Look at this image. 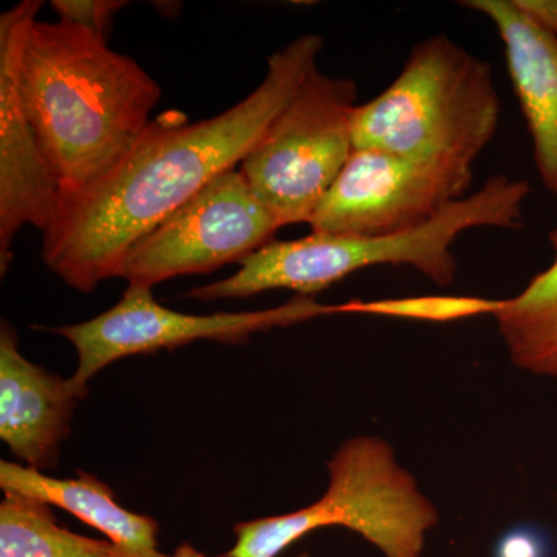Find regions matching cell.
<instances>
[{"label":"cell","mask_w":557,"mask_h":557,"mask_svg":"<svg viewBox=\"0 0 557 557\" xmlns=\"http://www.w3.org/2000/svg\"><path fill=\"white\" fill-rule=\"evenodd\" d=\"M324 40L307 33L270 57L244 101L189 123L166 110L126 157L79 196L64 200L44 233L42 260L69 287L91 293L121 277L127 252L223 172L239 168L278 113L318 69Z\"/></svg>","instance_id":"cell-1"},{"label":"cell","mask_w":557,"mask_h":557,"mask_svg":"<svg viewBox=\"0 0 557 557\" xmlns=\"http://www.w3.org/2000/svg\"><path fill=\"white\" fill-rule=\"evenodd\" d=\"M21 94L61 201L112 171L149 126L157 81L108 39L65 22L33 24Z\"/></svg>","instance_id":"cell-2"},{"label":"cell","mask_w":557,"mask_h":557,"mask_svg":"<svg viewBox=\"0 0 557 557\" xmlns=\"http://www.w3.org/2000/svg\"><path fill=\"white\" fill-rule=\"evenodd\" d=\"M530 185L496 175L483 188L457 200L431 222L391 236H339L311 233L298 240L270 242L242 260L233 276L197 287L186 298L242 299L270 289L287 288L298 296L318 295L355 271L379 265H410L438 287L456 281L450 247L461 233L478 226L519 230Z\"/></svg>","instance_id":"cell-3"},{"label":"cell","mask_w":557,"mask_h":557,"mask_svg":"<svg viewBox=\"0 0 557 557\" xmlns=\"http://www.w3.org/2000/svg\"><path fill=\"white\" fill-rule=\"evenodd\" d=\"M498 120L490 64L437 35L413 47L383 94L358 106L354 146L472 168L496 135Z\"/></svg>","instance_id":"cell-4"},{"label":"cell","mask_w":557,"mask_h":557,"mask_svg":"<svg viewBox=\"0 0 557 557\" xmlns=\"http://www.w3.org/2000/svg\"><path fill=\"white\" fill-rule=\"evenodd\" d=\"M438 512L394 449L379 437L347 440L329 461V486L309 507L234 527L233 547L220 557H277L300 539L343 527L386 557H420Z\"/></svg>","instance_id":"cell-5"},{"label":"cell","mask_w":557,"mask_h":557,"mask_svg":"<svg viewBox=\"0 0 557 557\" xmlns=\"http://www.w3.org/2000/svg\"><path fill=\"white\" fill-rule=\"evenodd\" d=\"M358 87L314 70L239 164L282 226L310 222L354 153Z\"/></svg>","instance_id":"cell-6"},{"label":"cell","mask_w":557,"mask_h":557,"mask_svg":"<svg viewBox=\"0 0 557 557\" xmlns=\"http://www.w3.org/2000/svg\"><path fill=\"white\" fill-rule=\"evenodd\" d=\"M338 313H344L343 304L325 306L298 295L284 306L269 310L180 313L157 302L152 288L129 285L112 309L89 321L51 332L64 336L75 347L78 364L70 381L84 398L89 392L90 380L120 359L164 348L172 350L197 341L244 344L256 333Z\"/></svg>","instance_id":"cell-7"},{"label":"cell","mask_w":557,"mask_h":557,"mask_svg":"<svg viewBox=\"0 0 557 557\" xmlns=\"http://www.w3.org/2000/svg\"><path fill=\"white\" fill-rule=\"evenodd\" d=\"M284 228L249 188L239 168L220 174L127 252L121 277L153 288L186 274H207L273 242Z\"/></svg>","instance_id":"cell-8"},{"label":"cell","mask_w":557,"mask_h":557,"mask_svg":"<svg viewBox=\"0 0 557 557\" xmlns=\"http://www.w3.org/2000/svg\"><path fill=\"white\" fill-rule=\"evenodd\" d=\"M471 183L469 166L355 149L309 223L339 236L408 233L465 199Z\"/></svg>","instance_id":"cell-9"},{"label":"cell","mask_w":557,"mask_h":557,"mask_svg":"<svg viewBox=\"0 0 557 557\" xmlns=\"http://www.w3.org/2000/svg\"><path fill=\"white\" fill-rule=\"evenodd\" d=\"M40 0H24L0 16V271L9 270L11 245L25 225L49 230L61 193L21 94L25 40Z\"/></svg>","instance_id":"cell-10"},{"label":"cell","mask_w":557,"mask_h":557,"mask_svg":"<svg viewBox=\"0 0 557 557\" xmlns=\"http://www.w3.org/2000/svg\"><path fill=\"white\" fill-rule=\"evenodd\" d=\"M79 397L70 379L22 355L10 322L0 327V438L17 463L44 472L57 467Z\"/></svg>","instance_id":"cell-11"},{"label":"cell","mask_w":557,"mask_h":557,"mask_svg":"<svg viewBox=\"0 0 557 557\" xmlns=\"http://www.w3.org/2000/svg\"><path fill=\"white\" fill-rule=\"evenodd\" d=\"M496 24L508 72L533 138L542 182L557 194V38L519 9L515 0H468Z\"/></svg>","instance_id":"cell-12"},{"label":"cell","mask_w":557,"mask_h":557,"mask_svg":"<svg viewBox=\"0 0 557 557\" xmlns=\"http://www.w3.org/2000/svg\"><path fill=\"white\" fill-rule=\"evenodd\" d=\"M0 487L3 494H20L64 509L104 534L124 557H208L189 544L180 545L174 553L161 552L157 537L159 522L121 507L112 487L89 472L78 471L75 478L57 479L38 469L2 460Z\"/></svg>","instance_id":"cell-13"},{"label":"cell","mask_w":557,"mask_h":557,"mask_svg":"<svg viewBox=\"0 0 557 557\" xmlns=\"http://www.w3.org/2000/svg\"><path fill=\"white\" fill-rule=\"evenodd\" d=\"M555 262L531 278L494 314L509 357L519 369L557 380V233Z\"/></svg>","instance_id":"cell-14"},{"label":"cell","mask_w":557,"mask_h":557,"mask_svg":"<svg viewBox=\"0 0 557 557\" xmlns=\"http://www.w3.org/2000/svg\"><path fill=\"white\" fill-rule=\"evenodd\" d=\"M0 557H124L108 539L73 533L50 505L5 494L0 502Z\"/></svg>","instance_id":"cell-15"},{"label":"cell","mask_w":557,"mask_h":557,"mask_svg":"<svg viewBox=\"0 0 557 557\" xmlns=\"http://www.w3.org/2000/svg\"><path fill=\"white\" fill-rule=\"evenodd\" d=\"M504 300L471 296H424V298L350 300L343 304L344 313L416 319V321L449 322L458 319L496 314Z\"/></svg>","instance_id":"cell-16"},{"label":"cell","mask_w":557,"mask_h":557,"mask_svg":"<svg viewBox=\"0 0 557 557\" xmlns=\"http://www.w3.org/2000/svg\"><path fill=\"white\" fill-rule=\"evenodd\" d=\"M127 5L121 0H53L51 9L61 22L108 39L113 17Z\"/></svg>","instance_id":"cell-17"},{"label":"cell","mask_w":557,"mask_h":557,"mask_svg":"<svg viewBox=\"0 0 557 557\" xmlns=\"http://www.w3.org/2000/svg\"><path fill=\"white\" fill-rule=\"evenodd\" d=\"M494 557H553V544L542 528L519 525L502 534Z\"/></svg>","instance_id":"cell-18"},{"label":"cell","mask_w":557,"mask_h":557,"mask_svg":"<svg viewBox=\"0 0 557 557\" xmlns=\"http://www.w3.org/2000/svg\"><path fill=\"white\" fill-rule=\"evenodd\" d=\"M515 2L531 20L557 38V0H515Z\"/></svg>","instance_id":"cell-19"},{"label":"cell","mask_w":557,"mask_h":557,"mask_svg":"<svg viewBox=\"0 0 557 557\" xmlns=\"http://www.w3.org/2000/svg\"><path fill=\"white\" fill-rule=\"evenodd\" d=\"M296 557H310L309 553H302V555L296 556Z\"/></svg>","instance_id":"cell-20"}]
</instances>
